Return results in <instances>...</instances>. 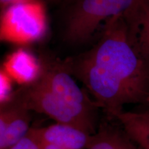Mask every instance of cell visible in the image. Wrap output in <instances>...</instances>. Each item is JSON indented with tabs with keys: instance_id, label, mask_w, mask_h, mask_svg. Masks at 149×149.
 Wrapping results in <instances>:
<instances>
[{
	"instance_id": "ba28073f",
	"label": "cell",
	"mask_w": 149,
	"mask_h": 149,
	"mask_svg": "<svg viewBox=\"0 0 149 149\" xmlns=\"http://www.w3.org/2000/svg\"><path fill=\"white\" fill-rule=\"evenodd\" d=\"M124 17L134 44L149 71V3L140 0L138 5Z\"/></svg>"
},
{
	"instance_id": "52a82bcc",
	"label": "cell",
	"mask_w": 149,
	"mask_h": 149,
	"mask_svg": "<svg viewBox=\"0 0 149 149\" xmlns=\"http://www.w3.org/2000/svg\"><path fill=\"white\" fill-rule=\"evenodd\" d=\"M1 68L13 81L24 86L33 83L40 77L42 63L32 53L19 48L7 57Z\"/></svg>"
},
{
	"instance_id": "e0dca14e",
	"label": "cell",
	"mask_w": 149,
	"mask_h": 149,
	"mask_svg": "<svg viewBox=\"0 0 149 149\" xmlns=\"http://www.w3.org/2000/svg\"><path fill=\"white\" fill-rule=\"evenodd\" d=\"M146 1H148V2L149 3V0H146Z\"/></svg>"
},
{
	"instance_id": "5b68a950",
	"label": "cell",
	"mask_w": 149,
	"mask_h": 149,
	"mask_svg": "<svg viewBox=\"0 0 149 149\" xmlns=\"http://www.w3.org/2000/svg\"><path fill=\"white\" fill-rule=\"evenodd\" d=\"M31 112L15 96L0 104V149H8L31 130Z\"/></svg>"
},
{
	"instance_id": "8992f818",
	"label": "cell",
	"mask_w": 149,
	"mask_h": 149,
	"mask_svg": "<svg viewBox=\"0 0 149 149\" xmlns=\"http://www.w3.org/2000/svg\"><path fill=\"white\" fill-rule=\"evenodd\" d=\"M33 130L40 141L65 149H88L93 136L76 126L57 122L46 127H33Z\"/></svg>"
},
{
	"instance_id": "30bf717a",
	"label": "cell",
	"mask_w": 149,
	"mask_h": 149,
	"mask_svg": "<svg viewBox=\"0 0 149 149\" xmlns=\"http://www.w3.org/2000/svg\"><path fill=\"white\" fill-rule=\"evenodd\" d=\"M88 149H140L120 124L100 123Z\"/></svg>"
},
{
	"instance_id": "8fae6325",
	"label": "cell",
	"mask_w": 149,
	"mask_h": 149,
	"mask_svg": "<svg viewBox=\"0 0 149 149\" xmlns=\"http://www.w3.org/2000/svg\"><path fill=\"white\" fill-rule=\"evenodd\" d=\"M13 81L10 76L1 68L0 70V104L10 100L13 92Z\"/></svg>"
},
{
	"instance_id": "7a4b0ae2",
	"label": "cell",
	"mask_w": 149,
	"mask_h": 149,
	"mask_svg": "<svg viewBox=\"0 0 149 149\" xmlns=\"http://www.w3.org/2000/svg\"><path fill=\"white\" fill-rule=\"evenodd\" d=\"M41 63L40 77L15 91L14 95L30 111L95 133L100 108L75 82L64 61L46 57Z\"/></svg>"
},
{
	"instance_id": "7c38bea8",
	"label": "cell",
	"mask_w": 149,
	"mask_h": 149,
	"mask_svg": "<svg viewBox=\"0 0 149 149\" xmlns=\"http://www.w3.org/2000/svg\"><path fill=\"white\" fill-rule=\"evenodd\" d=\"M8 149H40L39 139L33 131V127L26 136Z\"/></svg>"
},
{
	"instance_id": "9c48e42d",
	"label": "cell",
	"mask_w": 149,
	"mask_h": 149,
	"mask_svg": "<svg viewBox=\"0 0 149 149\" xmlns=\"http://www.w3.org/2000/svg\"><path fill=\"white\" fill-rule=\"evenodd\" d=\"M116 120L140 149H149V109L139 108L122 111L115 115Z\"/></svg>"
},
{
	"instance_id": "9a60e30c",
	"label": "cell",
	"mask_w": 149,
	"mask_h": 149,
	"mask_svg": "<svg viewBox=\"0 0 149 149\" xmlns=\"http://www.w3.org/2000/svg\"><path fill=\"white\" fill-rule=\"evenodd\" d=\"M52 1H61V2H66V3H73L77 0H50Z\"/></svg>"
},
{
	"instance_id": "277c9868",
	"label": "cell",
	"mask_w": 149,
	"mask_h": 149,
	"mask_svg": "<svg viewBox=\"0 0 149 149\" xmlns=\"http://www.w3.org/2000/svg\"><path fill=\"white\" fill-rule=\"evenodd\" d=\"M47 16L40 0H28L3 9L0 22L2 42L25 45L37 42L47 32Z\"/></svg>"
},
{
	"instance_id": "2e32d148",
	"label": "cell",
	"mask_w": 149,
	"mask_h": 149,
	"mask_svg": "<svg viewBox=\"0 0 149 149\" xmlns=\"http://www.w3.org/2000/svg\"><path fill=\"white\" fill-rule=\"evenodd\" d=\"M140 108H146V109H149V106H147V107H140Z\"/></svg>"
},
{
	"instance_id": "5bb4252c",
	"label": "cell",
	"mask_w": 149,
	"mask_h": 149,
	"mask_svg": "<svg viewBox=\"0 0 149 149\" xmlns=\"http://www.w3.org/2000/svg\"><path fill=\"white\" fill-rule=\"evenodd\" d=\"M28 1V0H0V3H1V8H3V9H4L10 5L23 2V1Z\"/></svg>"
},
{
	"instance_id": "6da1fadb",
	"label": "cell",
	"mask_w": 149,
	"mask_h": 149,
	"mask_svg": "<svg viewBox=\"0 0 149 149\" xmlns=\"http://www.w3.org/2000/svg\"><path fill=\"white\" fill-rule=\"evenodd\" d=\"M64 61L109 118L113 119L128 104L149 106V71L124 15L106 22L91 49Z\"/></svg>"
},
{
	"instance_id": "3957f363",
	"label": "cell",
	"mask_w": 149,
	"mask_h": 149,
	"mask_svg": "<svg viewBox=\"0 0 149 149\" xmlns=\"http://www.w3.org/2000/svg\"><path fill=\"white\" fill-rule=\"evenodd\" d=\"M140 0H77L68 9L65 18L64 38L72 44L90 40L104 20L125 16Z\"/></svg>"
},
{
	"instance_id": "4fadbf2b",
	"label": "cell",
	"mask_w": 149,
	"mask_h": 149,
	"mask_svg": "<svg viewBox=\"0 0 149 149\" xmlns=\"http://www.w3.org/2000/svg\"><path fill=\"white\" fill-rule=\"evenodd\" d=\"M39 144H40V149H65L57 144L40 140H39Z\"/></svg>"
}]
</instances>
